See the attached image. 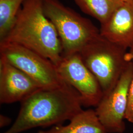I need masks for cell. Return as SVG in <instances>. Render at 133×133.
Returning a JSON list of instances; mask_svg holds the SVG:
<instances>
[{
    "label": "cell",
    "mask_w": 133,
    "mask_h": 133,
    "mask_svg": "<svg viewBox=\"0 0 133 133\" xmlns=\"http://www.w3.org/2000/svg\"><path fill=\"white\" fill-rule=\"evenodd\" d=\"M129 49V51L127 52L126 55V58L128 62H133V44Z\"/></svg>",
    "instance_id": "15"
},
{
    "label": "cell",
    "mask_w": 133,
    "mask_h": 133,
    "mask_svg": "<svg viewBox=\"0 0 133 133\" xmlns=\"http://www.w3.org/2000/svg\"><path fill=\"white\" fill-rule=\"evenodd\" d=\"M0 58L24 71L43 89H56L68 84L52 61L27 48L0 42Z\"/></svg>",
    "instance_id": "5"
},
{
    "label": "cell",
    "mask_w": 133,
    "mask_h": 133,
    "mask_svg": "<svg viewBox=\"0 0 133 133\" xmlns=\"http://www.w3.org/2000/svg\"><path fill=\"white\" fill-rule=\"evenodd\" d=\"M25 1L0 0V41L9 33Z\"/></svg>",
    "instance_id": "12"
},
{
    "label": "cell",
    "mask_w": 133,
    "mask_h": 133,
    "mask_svg": "<svg viewBox=\"0 0 133 133\" xmlns=\"http://www.w3.org/2000/svg\"><path fill=\"white\" fill-rule=\"evenodd\" d=\"M11 122V119L8 117H6L4 115L1 114L0 116V126L1 127H4L8 125Z\"/></svg>",
    "instance_id": "14"
},
{
    "label": "cell",
    "mask_w": 133,
    "mask_h": 133,
    "mask_svg": "<svg viewBox=\"0 0 133 133\" xmlns=\"http://www.w3.org/2000/svg\"><path fill=\"white\" fill-rule=\"evenodd\" d=\"M69 121L65 126L55 125L49 130H40L38 133H108L94 109L82 110Z\"/></svg>",
    "instance_id": "10"
},
{
    "label": "cell",
    "mask_w": 133,
    "mask_h": 133,
    "mask_svg": "<svg viewBox=\"0 0 133 133\" xmlns=\"http://www.w3.org/2000/svg\"><path fill=\"white\" fill-rule=\"evenodd\" d=\"M14 43L34 51L56 66L63 57L60 39L44 14L42 0H25L11 30L0 42Z\"/></svg>",
    "instance_id": "2"
},
{
    "label": "cell",
    "mask_w": 133,
    "mask_h": 133,
    "mask_svg": "<svg viewBox=\"0 0 133 133\" xmlns=\"http://www.w3.org/2000/svg\"><path fill=\"white\" fill-rule=\"evenodd\" d=\"M100 35L127 49L133 44V0L123 3L101 24Z\"/></svg>",
    "instance_id": "9"
},
{
    "label": "cell",
    "mask_w": 133,
    "mask_h": 133,
    "mask_svg": "<svg viewBox=\"0 0 133 133\" xmlns=\"http://www.w3.org/2000/svg\"><path fill=\"white\" fill-rule=\"evenodd\" d=\"M123 2H129V1H131L133 0H121Z\"/></svg>",
    "instance_id": "16"
},
{
    "label": "cell",
    "mask_w": 133,
    "mask_h": 133,
    "mask_svg": "<svg viewBox=\"0 0 133 133\" xmlns=\"http://www.w3.org/2000/svg\"><path fill=\"white\" fill-rule=\"evenodd\" d=\"M125 119L129 122L133 124V77L129 89L128 104Z\"/></svg>",
    "instance_id": "13"
},
{
    "label": "cell",
    "mask_w": 133,
    "mask_h": 133,
    "mask_svg": "<svg viewBox=\"0 0 133 133\" xmlns=\"http://www.w3.org/2000/svg\"><path fill=\"white\" fill-rule=\"evenodd\" d=\"M86 14L97 19L100 24L105 22L124 2L121 0H73Z\"/></svg>",
    "instance_id": "11"
},
{
    "label": "cell",
    "mask_w": 133,
    "mask_h": 133,
    "mask_svg": "<svg viewBox=\"0 0 133 133\" xmlns=\"http://www.w3.org/2000/svg\"><path fill=\"white\" fill-rule=\"evenodd\" d=\"M20 103L14 123L3 133H20L59 125L83 110L79 95L68 83L56 89H41Z\"/></svg>",
    "instance_id": "1"
},
{
    "label": "cell",
    "mask_w": 133,
    "mask_h": 133,
    "mask_svg": "<svg viewBox=\"0 0 133 133\" xmlns=\"http://www.w3.org/2000/svg\"><path fill=\"white\" fill-rule=\"evenodd\" d=\"M43 11L57 31L63 56L79 53L100 34L90 20L86 18L59 0H42Z\"/></svg>",
    "instance_id": "4"
},
{
    "label": "cell",
    "mask_w": 133,
    "mask_h": 133,
    "mask_svg": "<svg viewBox=\"0 0 133 133\" xmlns=\"http://www.w3.org/2000/svg\"><path fill=\"white\" fill-rule=\"evenodd\" d=\"M78 53L100 84L104 96L113 89L130 62L126 58L127 49L100 33Z\"/></svg>",
    "instance_id": "3"
},
{
    "label": "cell",
    "mask_w": 133,
    "mask_h": 133,
    "mask_svg": "<svg viewBox=\"0 0 133 133\" xmlns=\"http://www.w3.org/2000/svg\"><path fill=\"white\" fill-rule=\"evenodd\" d=\"M56 66L62 78L77 92L82 105L96 107L104 94L98 81L85 65L79 54L63 56Z\"/></svg>",
    "instance_id": "7"
},
{
    "label": "cell",
    "mask_w": 133,
    "mask_h": 133,
    "mask_svg": "<svg viewBox=\"0 0 133 133\" xmlns=\"http://www.w3.org/2000/svg\"><path fill=\"white\" fill-rule=\"evenodd\" d=\"M133 77V62H130L113 89L96 107V112L108 133H123L126 130L129 89Z\"/></svg>",
    "instance_id": "6"
},
{
    "label": "cell",
    "mask_w": 133,
    "mask_h": 133,
    "mask_svg": "<svg viewBox=\"0 0 133 133\" xmlns=\"http://www.w3.org/2000/svg\"><path fill=\"white\" fill-rule=\"evenodd\" d=\"M42 88L24 71L0 58V103L9 104L24 99Z\"/></svg>",
    "instance_id": "8"
}]
</instances>
